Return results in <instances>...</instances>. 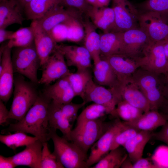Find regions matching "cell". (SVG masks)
I'll use <instances>...</instances> for the list:
<instances>
[{
  "instance_id": "8d00e7d4",
  "label": "cell",
  "mask_w": 168,
  "mask_h": 168,
  "mask_svg": "<svg viewBox=\"0 0 168 168\" xmlns=\"http://www.w3.org/2000/svg\"><path fill=\"white\" fill-rule=\"evenodd\" d=\"M143 112L127 102L122 100L118 104L115 109L110 114L124 121L129 122L137 119Z\"/></svg>"
},
{
  "instance_id": "cb8c5ba5",
  "label": "cell",
  "mask_w": 168,
  "mask_h": 168,
  "mask_svg": "<svg viewBox=\"0 0 168 168\" xmlns=\"http://www.w3.org/2000/svg\"><path fill=\"white\" fill-rule=\"evenodd\" d=\"M61 105L52 100L49 110V125L51 129L59 130L62 133L63 137L70 141L72 124L65 113Z\"/></svg>"
},
{
  "instance_id": "2e32d148",
  "label": "cell",
  "mask_w": 168,
  "mask_h": 168,
  "mask_svg": "<svg viewBox=\"0 0 168 168\" xmlns=\"http://www.w3.org/2000/svg\"><path fill=\"white\" fill-rule=\"evenodd\" d=\"M124 100L144 113L150 110L149 103L145 96L133 82L132 77L130 80L113 89Z\"/></svg>"
},
{
  "instance_id": "f35d334b",
  "label": "cell",
  "mask_w": 168,
  "mask_h": 168,
  "mask_svg": "<svg viewBox=\"0 0 168 168\" xmlns=\"http://www.w3.org/2000/svg\"><path fill=\"white\" fill-rule=\"evenodd\" d=\"M140 131L127 125L126 127L118 133L115 137L110 150L120 146H123L128 141Z\"/></svg>"
},
{
  "instance_id": "4fadbf2b",
  "label": "cell",
  "mask_w": 168,
  "mask_h": 168,
  "mask_svg": "<svg viewBox=\"0 0 168 168\" xmlns=\"http://www.w3.org/2000/svg\"><path fill=\"white\" fill-rule=\"evenodd\" d=\"M122 37L120 54L134 59L141 55L144 47L151 41L146 33L139 27L123 32Z\"/></svg>"
},
{
  "instance_id": "ee69618b",
  "label": "cell",
  "mask_w": 168,
  "mask_h": 168,
  "mask_svg": "<svg viewBox=\"0 0 168 168\" xmlns=\"http://www.w3.org/2000/svg\"><path fill=\"white\" fill-rule=\"evenodd\" d=\"M3 101L0 100V124L7 122L9 111L6 108L3 103Z\"/></svg>"
},
{
  "instance_id": "d4e9b609",
  "label": "cell",
  "mask_w": 168,
  "mask_h": 168,
  "mask_svg": "<svg viewBox=\"0 0 168 168\" xmlns=\"http://www.w3.org/2000/svg\"><path fill=\"white\" fill-rule=\"evenodd\" d=\"M167 121L165 115L159 111L150 110L134 120L124 121L126 124L139 130L152 131L162 126Z\"/></svg>"
},
{
  "instance_id": "bcb514c9",
  "label": "cell",
  "mask_w": 168,
  "mask_h": 168,
  "mask_svg": "<svg viewBox=\"0 0 168 168\" xmlns=\"http://www.w3.org/2000/svg\"><path fill=\"white\" fill-rule=\"evenodd\" d=\"M14 32L5 29L0 28V43H1L7 40H9Z\"/></svg>"
},
{
  "instance_id": "74e56055",
  "label": "cell",
  "mask_w": 168,
  "mask_h": 168,
  "mask_svg": "<svg viewBox=\"0 0 168 168\" xmlns=\"http://www.w3.org/2000/svg\"><path fill=\"white\" fill-rule=\"evenodd\" d=\"M41 158V168H64L56 156L49 150L47 142L43 143Z\"/></svg>"
},
{
  "instance_id": "44dd1931",
  "label": "cell",
  "mask_w": 168,
  "mask_h": 168,
  "mask_svg": "<svg viewBox=\"0 0 168 168\" xmlns=\"http://www.w3.org/2000/svg\"><path fill=\"white\" fill-rule=\"evenodd\" d=\"M43 143L37 140L26 146L22 151L12 156L16 166H26L31 168H41Z\"/></svg>"
},
{
  "instance_id": "7402d4cb",
  "label": "cell",
  "mask_w": 168,
  "mask_h": 168,
  "mask_svg": "<svg viewBox=\"0 0 168 168\" xmlns=\"http://www.w3.org/2000/svg\"><path fill=\"white\" fill-rule=\"evenodd\" d=\"M87 16L91 19L96 28L100 29L104 33L117 32L114 12L112 7H93Z\"/></svg>"
},
{
  "instance_id": "f5cc1de1",
  "label": "cell",
  "mask_w": 168,
  "mask_h": 168,
  "mask_svg": "<svg viewBox=\"0 0 168 168\" xmlns=\"http://www.w3.org/2000/svg\"><path fill=\"white\" fill-rule=\"evenodd\" d=\"M92 6L94 7H100L97 0H86Z\"/></svg>"
},
{
  "instance_id": "6da1fadb",
  "label": "cell",
  "mask_w": 168,
  "mask_h": 168,
  "mask_svg": "<svg viewBox=\"0 0 168 168\" xmlns=\"http://www.w3.org/2000/svg\"><path fill=\"white\" fill-rule=\"evenodd\" d=\"M52 100L43 92L39 91L35 102L24 117L16 123L10 124L2 130L9 132H20L31 134L43 143L51 139V129L49 122V110Z\"/></svg>"
},
{
  "instance_id": "d6986e66",
  "label": "cell",
  "mask_w": 168,
  "mask_h": 168,
  "mask_svg": "<svg viewBox=\"0 0 168 168\" xmlns=\"http://www.w3.org/2000/svg\"><path fill=\"white\" fill-rule=\"evenodd\" d=\"M107 60L113 68L119 83L130 79L133 74L139 68L133 59L117 54L102 58Z\"/></svg>"
},
{
  "instance_id": "ba28073f",
  "label": "cell",
  "mask_w": 168,
  "mask_h": 168,
  "mask_svg": "<svg viewBox=\"0 0 168 168\" xmlns=\"http://www.w3.org/2000/svg\"><path fill=\"white\" fill-rule=\"evenodd\" d=\"M126 126L124 122L119 118H116L113 121L106 131L91 147L86 161L87 168L96 164L109 152L115 137Z\"/></svg>"
},
{
  "instance_id": "4dcf8cb0",
  "label": "cell",
  "mask_w": 168,
  "mask_h": 168,
  "mask_svg": "<svg viewBox=\"0 0 168 168\" xmlns=\"http://www.w3.org/2000/svg\"><path fill=\"white\" fill-rule=\"evenodd\" d=\"M74 92L75 96L83 100L85 91L89 82L93 79L89 68L77 69L74 73L70 72L66 76Z\"/></svg>"
},
{
  "instance_id": "277c9868",
  "label": "cell",
  "mask_w": 168,
  "mask_h": 168,
  "mask_svg": "<svg viewBox=\"0 0 168 168\" xmlns=\"http://www.w3.org/2000/svg\"><path fill=\"white\" fill-rule=\"evenodd\" d=\"M51 139L54 147L53 153L64 168H87V154L76 144L59 136L56 130L53 129L51 130Z\"/></svg>"
},
{
  "instance_id": "8fae6325",
  "label": "cell",
  "mask_w": 168,
  "mask_h": 168,
  "mask_svg": "<svg viewBox=\"0 0 168 168\" xmlns=\"http://www.w3.org/2000/svg\"><path fill=\"white\" fill-rule=\"evenodd\" d=\"M83 100L86 103L92 102L104 105L110 110L111 113L122 100L113 89H107L99 85L92 79L87 85Z\"/></svg>"
},
{
  "instance_id": "52a82bcc",
  "label": "cell",
  "mask_w": 168,
  "mask_h": 168,
  "mask_svg": "<svg viewBox=\"0 0 168 168\" xmlns=\"http://www.w3.org/2000/svg\"><path fill=\"white\" fill-rule=\"evenodd\" d=\"M163 40L151 41L145 46L141 55L134 59L139 68L159 74L168 72V60L164 50Z\"/></svg>"
},
{
  "instance_id": "c3c4849f",
  "label": "cell",
  "mask_w": 168,
  "mask_h": 168,
  "mask_svg": "<svg viewBox=\"0 0 168 168\" xmlns=\"http://www.w3.org/2000/svg\"><path fill=\"white\" fill-rule=\"evenodd\" d=\"M158 111L166 117L168 120V100L165 99Z\"/></svg>"
},
{
  "instance_id": "5bb4252c",
  "label": "cell",
  "mask_w": 168,
  "mask_h": 168,
  "mask_svg": "<svg viewBox=\"0 0 168 168\" xmlns=\"http://www.w3.org/2000/svg\"><path fill=\"white\" fill-rule=\"evenodd\" d=\"M12 49L7 46V43L0 57V99L5 103L10 98L14 86Z\"/></svg>"
},
{
  "instance_id": "603a6c76",
  "label": "cell",
  "mask_w": 168,
  "mask_h": 168,
  "mask_svg": "<svg viewBox=\"0 0 168 168\" xmlns=\"http://www.w3.org/2000/svg\"><path fill=\"white\" fill-rule=\"evenodd\" d=\"M43 92L53 102L58 104L72 102L76 96L66 76L58 80L53 84L46 85Z\"/></svg>"
},
{
  "instance_id": "f546056e",
  "label": "cell",
  "mask_w": 168,
  "mask_h": 168,
  "mask_svg": "<svg viewBox=\"0 0 168 168\" xmlns=\"http://www.w3.org/2000/svg\"><path fill=\"white\" fill-rule=\"evenodd\" d=\"M62 0H32L24 7L26 18L33 20L39 19L59 5Z\"/></svg>"
},
{
  "instance_id": "9a60e30c",
  "label": "cell",
  "mask_w": 168,
  "mask_h": 168,
  "mask_svg": "<svg viewBox=\"0 0 168 168\" xmlns=\"http://www.w3.org/2000/svg\"><path fill=\"white\" fill-rule=\"evenodd\" d=\"M82 14L74 9L64 8L59 4L42 17L35 20L43 29L50 34L52 30L59 24L74 18L82 19Z\"/></svg>"
},
{
  "instance_id": "7c38bea8",
  "label": "cell",
  "mask_w": 168,
  "mask_h": 168,
  "mask_svg": "<svg viewBox=\"0 0 168 168\" xmlns=\"http://www.w3.org/2000/svg\"><path fill=\"white\" fill-rule=\"evenodd\" d=\"M117 32H124L139 27L138 10L128 0H111Z\"/></svg>"
},
{
  "instance_id": "ac0fdd59",
  "label": "cell",
  "mask_w": 168,
  "mask_h": 168,
  "mask_svg": "<svg viewBox=\"0 0 168 168\" xmlns=\"http://www.w3.org/2000/svg\"><path fill=\"white\" fill-rule=\"evenodd\" d=\"M57 47L63 54L68 67H74L77 69L91 67V55L84 46L61 44L57 45Z\"/></svg>"
},
{
  "instance_id": "b9f144b4",
  "label": "cell",
  "mask_w": 168,
  "mask_h": 168,
  "mask_svg": "<svg viewBox=\"0 0 168 168\" xmlns=\"http://www.w3.org/2000/svg\"><path fill=\"white\" fill-rule=\"evenodd\" d=\"M151 139L162 142L168 146V121L162 126L158 132L152 133Z\"/></svg>"
},
{
  "instance_id": "7dc6e473",
  "label": "cell",
  "mask_w": 168,
  "mask_h": 168,
  "mask_svg": "<svg viewBox=\"0 0 168 168\" xmlns=\"http://www.w3.org/2000/svg\"><path fill=\"white\" fill-rule=\"evenodd\" d=\"M163 93L165 99L168 100V72L162 74Z\"/></svg>"
},
{
  "instance_id": "7bdbcfd3",
  "label": "cell",
  "mask_w": 168,
  "mask_h": 168,
  "mask_svg": "<svg viewBox=\"0 0 168 168\" xmlns=\"http://www.w3.org/2000/svg\"><path fill=\"white\" fill-rule=\"evenodd\" d=\"M160 168L158 165L153 162L150 158L142 157L133 163L132 168Z\"/></svg>"
},
{
  "instance_id": "f6af8a7d",
  "label": "cell",
  "mask_w": 168,
  "mask_h": 168,
  "mask_svg": "<svg viewBox=\"0 0 168 168\" xmlns=\"http://www.w3.org/2000/svg\"><path fill=\"white\" fill-rule=\"evenodd\" d=\"M16 166L13 161L12 156L5 157L0 155V168H14Z\"/></svg>"
},
{
  "instance_id": "e575fe53",
  "label": "cell",
  "mask_w": 168,
  "mask_h": 168,
  "mask_svg": "<svg viewBox=\"0 0 168 168\" xmlns=\"http://www.w3.org/2000/svg\"><path fill=\"white\" fill-rule=\"evenodd\" d=\"M37 140L38 138L35 136H29L26 133L20 132L0 135V142L13 150L20 147L26 146Z\"/></svg>"
},
{
  "instance_id": "ffe728a7",
  "label": "cell",
  "mask_w": 168,
  "mask_h": 168,
  "mask_svg": "<svg viewBox=\"0 0 168 168\" xmlns=\"http://www.w3.org/2000/svg\"><path fill=\"white\" fill-rule=\"evenodd\" d=\"M23 9L16 0L0 2V28L6 29L14 24L22 25Z\"/></svg>"
},
{
  "instance_id": "f1b7e54d",
  "label": "cell",
  "mask_w": 168,
  "mask_h": 168,
  "mask_svg": "<svg viewBox=\"0 0 168 168\" xmlns=\"http://www.w3.org/2000/svg\"><path fill=\"white\" fill-rule=\"evenodd\" d=\"M122 32H111L100 35L101 58L120 54L123 44Z\"/></svg>"
},
{
  "instance_id": "8992f818",
  "label": "cell",
  "mask_w": 168,
  "mask_h": 168,
  "mask_svg": "<svg viewBox=\"0 0 168 168\" xmlns=\"http://www.w3.org/2000/svg\"><path fill=\"white\" fill-rule=\"evenodd\" d=\"M105 117L87 121L75 126L70 133V141L78 146L86 154L111 125L113 121L106 122Z\"/></svg>"
},
{
  "instance_id": "ab89813d",
  "label": "cell",
  "mask_w": 168,
  "mask_h": 168,
  "mask_svg": "<svg viewBox=\"0 0 168 168\" xmlns=\"http://www.w3.org/2000/svg\"><path fill=\"white\" fill-rule=\"evenodd\" d=\"M60 5L74 9L87 16L93 7L86 0H62Z\"/></svg>"
},
{
  "instance_id": "7a4b0ae2",
  "label": "cell",
  "mask_w": 168,
  "mask_h": 168,
  "mask_svg": "<svg viewBox=\"0 0 168 168\" xmlns=\"http://www.w3.org/2000/svg\"><path fill=\"white\" fill-rule=\"evenodd\" d=\"M36 85L26 81L21 74L14 77L13 97L8 119L19 121L24 117L38 98L39 91Z\"/></svg>"
},
{
  "instance_id": "836d02e7",
  "label": "cell",
  "mask_w": 168,
  "mask_h": 168,
  "mask_svg": "<svg viewBox=\"0 0 168 168\" xmlns=\"http://www.w3.org/2000/svg\"><path fill=\"white\" fill-rule=\"evenodd\" d=\"M34 43V33L32 27H22L14 31L7 45L12 49L28 46Z\"/></svg>"
},
{
  "instance_id": "db71d44e",
  "label": "cell",
  "mask_w": 168,
  "mask_h": 168,
  "mask_svg": "<svg viewBox=\"0 0 168 168\" xmlns=\"http://www.w3.org/2000/svg\"><path fill=\"white\" fill-rule=\"evenodd\" d=\"M24 8L25 6L32 0H16Z\"/></svg>"
},
{
  "instance_id": "1f68e13d",
  "label": "cell",
  "mask_w": 168,
  "mask_h": 168,
  "mask_svg": "<svg viewBox=\"0 0 168 168\" xmlns=\"http://www.w3.org/2000/svg\"><path fill=\"white\" fill-rule=\"evenodd\" d=\"M121 146L110 150L91 168H119L128 156L125 148Z\"/></svg>"
},
{
  "instance_id": "60d3db41",
  "label": "cell",
  "mask_w": 168,
  "mask_h": 168,
  "mask_svg": "<svg viewBox=\"0 0 168 168\" xmlns=\"http://www.w3.org/2000/svg\"><path fill=\"white\" fill-rule=\"evenodd\" d=\"M50 34L57 43L67 40V25L66 22L55 26Z\"/></svg>"
},
{
  "instance_id": "e0dca14e",
  "label": "cell",
  "mask_w": 168,
  "mask_h": 168,
  "mask_svg": "<svg viewBox=\"0 0 168 168\" xmlns=\"http://www.w3.org/2000/svg\"><path fill=\"white\" fill-rule=\"evenodd\" d=\"M30 26L33 29L34 44L40 60L41 67L55 50L58 44L51 34L43 29L36 21L33 20Z\"/></svg>"
},
{
  "instance_id": "484cf974",
  "label": "cell",
  "mask_w": 168,
  "mask_h": 168,
  "mask_svg": "<svg viewBox=\"0 0 168 168\" xmlns=\"http://www.w3.org/2000/svg\"><path fill=\"white\" fill-rule=\"evenodd\" d=\"M87 16L83 24L84 29V46L89 52L94 64L101 59L100 51V37L96 31V28Z\"/></svg>"
},
{
  "instance_id": "83f0119b",
  "label": "cell",
  "mask_w": 168,
  "mask_h": 168,
  "mask_svg": "<svg viewBox=\"0 0 168 168\" xmlns=\"http://www.w3.org/2000/svg\"><path fill=\"white\" fill-rule=\"evenodd\" d=\"M152 131H141L123 147L133 164L142 158L145 146L152 136Z\"/></svg>"
},
{
  "instance_id": "3957f363",
  "label": "cell",
  "mask_w": 168,
  "mask_h": 168,
  "mask_svg": "<svg viewBox=\"0 0 168 168\" xmlns=\"http://www.w3.org/2000/svg\"><path fill=\"white\" fill-rule=\"evenodd\" d=\"M132 79L147 99L150 110L158 111L165 99L163 93L162 74L139 68L132 75Z\"/></svg>"
},
{
  "instance_id": "d590c367",
  "label": "cell",
  "mask_w": 168,
  "mask_h": 168,
  "mask_svg": "<svg viewBox=\"0 0 168 168\" xmlns=\"http://www.w3.org/2000/svg\"><path fill=\"white\" fill-rule=\"evenodd\" d=\"M135 6L140 11L157 13L168 24V0H145Z\"/></svg>"
},
{
  "instance_id": "4316f807",
  "label": "cell",
  "mask_w": 168,
  "mask_h": 168,
  "mask_svg": "<svg viewBox=\"0 0 168 168\" xmlns=\"http://www.w3.org/2000/svg\"><path fill=\"white\" fill-rule=\"evenodd\" d=\"M94 65L93 80L96 83L103 86H108L109 88H114L118 86L119 83L117 76L107 60L101 59Z\"/></svg>"
},
{
  "instance_id": "11a10c76",
  "label": "cell",
  "mask_w": 168,
  "mask_h": 168,
  "mask_svg": "<svg viewBox=\"0 0 168 168\" xmlns=\"http://www.w3.org/2000/svg\"><path fill=\"white\" fill-rule=\"evenodd\" d=\"M6 0H0V2L6 1Z\"/></svg>"
},
{
  "instance_id": "681fc988",
  "label": "cell",
  "mask_w": 168,
  "mask_h": 168,
  "mask_svg": "<svg viewBox=\"0 0 168 168\" xmlns=\"http://www.w3.org/2000/svg\"><path fill=\"white\" fill-rule=\"evenodd\" d=\"M133 164V163L128 156L122 163L120 168H132Z\"/></svg>"
},
{
  "instance_id": "5b68a950",
  "label": "cell",
  "mask_w": 168,
  "mask_h": 168,
  "mask_svg": "<svg viewBox=\"0 0 168 168\" xmlns=\"http://www.w3.org/2000/svg\"><path fill=\"white\" fill-rule=\"evenodd\" d=\"M12 49L14 72L26 77L36 85L39 84L37 71L40 67V60L34 42L27 46Z\"/></svg>"
},
{
  "instance_id": "30bf717a",
  "label": "cell",
  "mask_w": 168,
  "mask_h": 168,
  "mask_svg": "<svg viewBox=\"0 0 168 168\" xmlns=\"http://www.w3.org/2000/svg\"><path fill=\"white\" fill-rule=\"evenodd\" d=\"M41 67L42 74L39 80V84L46 86L67 76L71 72L63 54L57 46Z\"/></svg>"
},
{
  "instance_id": "816d5d0a",
  "label": "cell",
  "mask_w": 168,
  "mask_h": 168,
  "mask_svg": "<svg viewBox=\"0 0 168 168\" xmlns=\"http://www.w3.org/2000/svg\"><path fill=\"white\" fill-rule=\"evenodd\" d=\"M163 47L165 55L168 60V38L163 40Z\"/></svg>"
},
{
  "instance_id": "f907efd6",
  "label": "cell",
  "mask_w": 168,
  "mask_h": 168,
  "mask_svg": "<svg viewBox=\"0 0 168 168\" xmlns=\"http://www.w3.org/2000/svg\"><path fill=\"white\" fill-rule=\"evenodd\" d=\"M100 7H107L111 0H97Z\"/></svg>"
},
{
  "instance_id": "d6a6232c",
  "label": "cell",
  "mask_w": 168,
  "mask_h": 168,
  "mask_svg": "<svg viewBox=\"0 0 168 168\" xmlns=\"http://www.w3.org/2000/svg\"><path fill=\"white\" fill-rule=\"evenodd\" d=\"M111 111L104 105L93 103L87 106L77 117L75 126H78L85 122L103 117Z\"/></svg>"
},
{
  "instance_id": "9c48e42d",
  "label": "cell",
  "mask_w": 168,
  "mask_h": 168,
  "mask_svg": "<svg viewBox=\"0 0 168 168\" xmlns=\"http://www.w3.org/2000/svg\"><path fill=\"white\" fill-rule=\"evenodd\" d=\"M137 17L139 27L146 33L151 41H162L168 38V24L158 14L138 10Z\"/></svg>"
}]
</instances>
